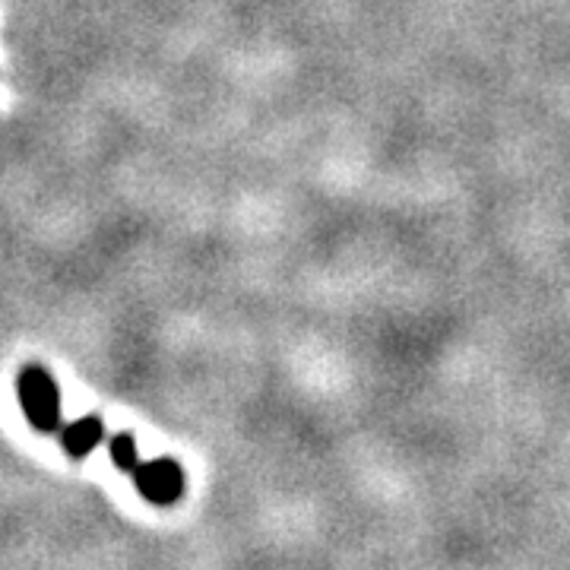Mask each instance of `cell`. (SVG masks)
<instances>
[{
    "instance_id": "1",
    "label": "cell",
    "mask_w": 570,
    "mask_h": 570,
    "mask_svg": "<svg viewBox=\"0 0 570 570\" xmlns=\"http://www.w3.org/2000/svg\"><path fill=\"white\" fill-rule=\"evenodd\" d=\"M17 393H20V406L29 419V425L36 431H61V393L58 384L51 381V374L39 365L22 367L17 377Z\"/></svg>"
},
{
    "instance_id": "2",
    "label": "cell",
    "mask_w": 570,
    "mask_h": 570,
    "mask_svg": "<svg viewBox=\"0 0 570 570\" xmlns=\"http://www.w3.org/2000/svg\"><path fill=\"white\" fill-rule=\"evenodd\" d=\"M130 475H134V485L140 491L142 501H149L156 508H168L184 494V469L178 466V460L159 456V460L140 463Z\"/></svg>"
},
{
    "instance_id": "3",
    "label": "cell",
    "mask_w": 570,
    "mask_h": 570,
    "mask_svg": "<svg viewBox=\"0 0 570 570\" xmlns=\"http://www.w3.org/2000/svg\"><path fill=\"white\" fill-rule=\"evenodd\" d=\"M105 425L99 415H82L77 422L61 428V448L70 460H82L102 444Z\"/></svg>"
},
{
    "instance_id": "4",
    "label": "cell",
    "mask_w": 570,
    "mask_h": 570,
    "mask_svg": "<svg viewBox=\"0 0 570 570\" xmlns=\"http://www.w3.org/2000/svg\"><path fill=\"white\" fill-rule=\"evenodd\" d=\"M108 453H111V463L121 472H134V469L140 466V453H137L134 434H115L111 444H108Z\"/></svg>"
}]
</instances>
